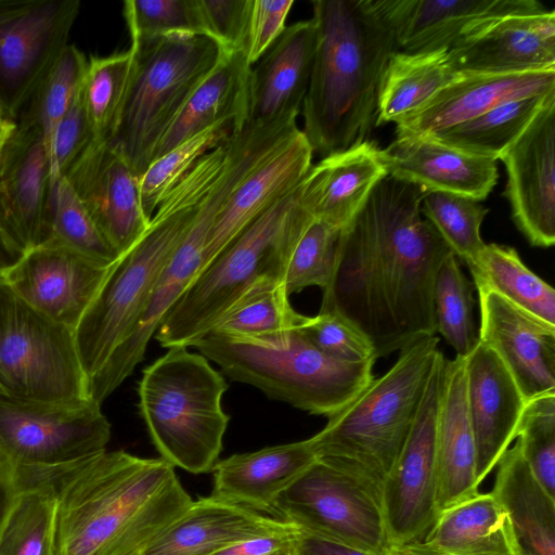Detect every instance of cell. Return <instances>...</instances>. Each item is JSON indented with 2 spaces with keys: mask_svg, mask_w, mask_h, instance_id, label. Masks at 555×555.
<instances>
[{
  "mask_svg": "<svg viewBox=\"0 0 555 555\" xmlns=\"http://www.w3.org/2000/svg\"><path fill=\"white\" fill-rule=\"evenodd\" d=\"M298 530L250 538L224 547L212 555H276L292 550Z\"/></svg>",
  "mask_w": 555,
  "mask_h": 555,
  "instance_id": "obj_53",
  "label": "cell"
},
{
  "mask_svg": "<svg viewBox=\"0 0 555 555\" xmlns=\"http://www.w3.org/2000/svg\"><path fill=\"white\" fill-rule=\"evenodd\" d=\"M439 514L479 493L466 399V357L444 360L436 431Z\"/></svg>",
  "mask_w": 555,
  "mask_h": 555,
  "instance_id": "obj_30",
  "label": "cell"
},
{
  "mask_svg": "<svg viewBox=\"0 0 555 555\" xmlns=\"http://www.w3.org/2000/svg\"><path fill=\"white\" fill-rule=\"evenodd\" d=\"M473 291L460 259L453 253L449 254L436 274L434 313L436 332L460 357H467L479 341L473 315Z\"/></svg>",
  "mask_w": 555,
  "mask_h": 555,
  "instance_id": "obj_41",
  "label": "cell"
},
{
  "mask_svg": "<svg viewBox=\"0 0 555 555\" xmlns=\"http://www.w3.org/2000/svg\"><path fill=\"white\" fill-rule=\"evenodd\" d=\"M423 188L385 177L341 230L320 311H337L371 340L376 360L428 336L436 274L452 251L422 218Z\"/></svg>",
  "mask_w": 555,
  "mask_h": 555,
  "instance_id": "obj_1",
  "label": "cell"
},
{
  "mask_svg": "<svg viewBox=\"0 0 555 555\" xmlns=\"http://www.w3.org/2000/svg\"><path fill=\"white\" fill-rule=\"evenodd\" d=\"M391 555V554H390Z\"/></svg>",
  "mask_w": 555,
  "mask_h": 555,
  "instance_id": "obj_61",
  "label": "cell"
},
{
  "mask_svg": "<svg viewBox=\"0 0 555 555\" xmlns=\"http://www.w3.org/2000/svg\"><path fill=\"white\" fill-rule=\"evenodd\" d=\"M488 212L476 199L446 192H427L421 204L422 216L468 269L486 245L480 227Z\"/></svg>",
  "mask_w": 555,
  "mask_h": 555,
  "instance_id": "obj_44",
  "label": "cell"
},
{
  "mask_svg": "<svg viewBox=\"0 0 555 555\" xmlns=\"http://www.w3.org/2000/svg\"><path fill=\"white\" fill-rule=\"evenodd\" d=\"M385 177L379 147L365 140L312 164L298 186L299 203L312 218L344 229Z\"/></svg>",
  "mask_w": 555,
  "mask_h": 555,
  "instance_id": "obj_28",
  "label": "cell"
},
{
  "mask_svg": "<svg viewBox=\"0 0 555 555\" xmlns=\"http://www.w3.org/2000/svg\"><path fill=\"white\" fill-rule=\"evenodd\" d=\"M512 219L530 245L555 243V98L500 158Z\"/></svg>",
  "mask_w": 555,
  "mask_h": 555,
  "instance_id": "obj_17",
  "label": "cell"
},
{
  "mask_svg": "<svg viewBox=\"0 0 555 555\" xmlns=\"http://www.w3.org/2000/svg\"><path fill=\"white\" fill-rule=\"evenodd\" d=\"M93 141L95 139L85 112L79 88L54 134L52 146L54 181L67 172Z\"/></svg>",
  "mask_w": 555,
  "mask_h": 555,
  "instance_id": "obj_51",
  "label": "cell"
},
{
  "mask_svg": "<svg viewBox=\"0 0 555 555\" xmlns=\"http://www.w3.org/2000/svg\"><path fill=\"white\" fill-rule=\"evenodd\" d=\"M292 555H380L348 544L312 535L302 531L296 533Z\"/></svg>",
  "mask_w": 555,
  "mask_h": 555,
  "instance_id": "obj_54",
  "label": "cell"
},
{
  "mask_svg": "<svg viewBox=\"0 0 555 555\" xmlns=\"http://www.w3.org/2000/svg\"><path fill=\"white\" fill-rule=\"evenodd\" d=\"M297 331L313 347L332 358L348 362L376 360L371 340L337 311L305 315Z\"/></svg>",
  "mask_w": 555,
  "mask_h": 555,
  "instance_id": "obj_49",
  "label": "cell"
},
{
  "mask_svg": "<svg viewBox=\"0 0 555 555\" xmlns=\"http://www.w3.org/2000/svg\"><path fill=\"white\" fill-rule=\"evenodd\" d=\"M113 264L44 243L27 251L3 283L34 309L75 331Z\"/></svg>",
  "mask_w": 555,
  "mask_h": 555,
  "instance_id": "obj_19",
  "label": "cell"
},
{
  "mask_svg": "<svg viewBox=\"0 0 555 555\" xmlns=\"http://www.w3.org/2000/svg\"><path fill=\"white\" fill-rule=\"evenodd\" d=\"M391 555H441L425 546L422 542L412 543L399 548H392Z\"/></svg>",
  "mask_w": 555,
  "mask_h": 555,
  "instance_id": "obj_57",
  "label": "cell"
},
{
  "mask_svg": "<svg viewBox=\"0 0 555 555\" xmlns=\"http://www.w3.org/2000/svg\"><path fill=\"white\" fill-rule=\"evenodd\" d=\"M439 338L424 337L399 351L397 361L309 440L330 459L380 490L412 429L440 353Z\"/></svg>",
  "mask_w": 555,
  "mask_h": 555,
  "instance_id": "obj_5",
  "label": "cell"
},
{
  "mask_svg": "<svg viewBox=\"0 0 555 555\" xmlns=\"http://www.w3.org/2000/svg\"><path fill=\"white\" fill-rule=\"evenodd\" d=\"M317 48L313 21L286 26L249 70L247 120H297L312 73Z\"/></svg>",
  "mask_w": 555,
  "mask_h": 555,
  "instance_id": "obj_26",
  "label": "cell"
},
{
  "mask_svg": "<svg viewBox=\"0 0 555 555\" xmlns=\"http://www.w3.org/2000/svg\"><path fill=\"white\" fill-rule=\"evenodd\" d=\"M249 70L243 51L224 52L162 137L152 162L220 121L243 126L247 121Z\"/></svg>",
  "mask_w": 555,
  "mask_h": 555,
  "instance_id": "obj_32",
  "label": "cell"
},
{
  "mask_svg": "<svg viewBox=\"0 0 555 555\" xmlns=\"http://www.w3.org/2000/svg\"><path fill=\"white\" fill-rule=\"evenodd\" d=\"M288 298L282 278L261 276L223 311L209 331L258 339L295 331L305 315L292 307Z\"/></svg>",
  "mask_w": 555,
  "mask_h": 555,
  "instance_id": "obj_39",
  "label": "cell"
},
{
  "mask_svg": "<svg viewBox=\"0 0 555 555\" xmlns=\"http://www.w3.org/2000/svg\"><path fill=\"white\" fill-rule=\"evenodd\" d=\"M294 0H253L245 56L254 65L280 38Z\"/></svg>",
  "mask_w": 555,
  "mask_h": 555,
  "instance_id": "obj_52",
  "label": "cell"
},
{
  "mask_svg": "<svg viewBox=\"0 0 555 555\" xmlns=\"http://www.w3.org/2000/svg\"><path fill=\"white\" fill-rule=\"evenodd\" d=\"M379 158L387 176L427 192H446L485 199L496 184L494 159L465 153L429 137L396 135Z\"/></svg>",
  "mask_w": 555,
  "mask_h": 555,
  "instance_id": "obj_27",
  "label": "cell"
},
{
  "mask_svg": "<svg viewBox=\"0 0 555 555\" xmlns=\"http://www.w3.org/2000/svg\"><path fill=\"white\" fill-rule=\"evenodd\" d=\"M89 399L74 331L0 282V400L74 404Z\"/></svg>",
  "mask_w": 555,
  "mask_h": 555,
  "instance_id": "obj_10",
  "label": "cell"
},
{
  "mask_svg": "<svg viewBox=\"0 0 555 555\" xmlns=\"http://www.w3.org/2000/svg\"><path fill=\"white\" fill-rule=\"evenodd\" d=\"M555 91L504 102L429 138L468 154L498 160L520 137Z\"/></svg>",
  "mask_w": 555,
  "mask_h": 555,
  "instance_id": "obj_37",
  "label": "cell"
},
{
  "mask_svg": "<svg viewBox=\"0 0 555 555\" xmlns=\"http://www.w3.org/2000/svg\"><path fill=\"white\" fill-rule=\"evenodd\" d=\"M317 459L309 438L233 454L215 465L210 496L273 514L280 495Z\"/></svg>",
  "mask_w": 555,
  "mask_h": 555,
  "instance_id": "obj_31",
  "label": "cell"
},
{
  "mask_svg": "<svg viewBox=\"0 0 555 555\" xmlns=\"http://www.w3.org/2000/svg\"><path fill=\"white\" fill-rule=\"evenodd\" d=\"M341 230L314 218L308 223L286 261L283 281L289 296L309 286H318L322 291L328 286Z\"/></svg>",
  "mask_w": 555,
  "mask_h": 555,
  "instance_id": "obj_46",
  "label": "cell"
},
{
  "mask_svg": "<svg viewBox=\"0 0 555 555\" xmlns=\"http://www.w3.org/2000/svg\"><path fill=\"white\" fill-rule=\"evenodd\" d=\"M124 17L131 41L172 34H203L197 0H128Z\"/></svg>",
  "mask_w": 555,
  "mask_h": 555,
  "instance_id": "obj_48",
  "label": "cell"
},
{
  "mask_svg": "<svg viewBox=\"0 0 555 555\" xmlns=\"http://www.w3.org/2000/svg\"><path fill=\"white\" fill-rule=\"evenodd\" d=\"M455 74L449 64L447 50L396 52L382 78L375 126L396 122L415 112Z\"/></svg>",
  "mask_w": 555,
  "mask_h": 555,
  "instance_id": "obj_36",
  "label": "cell"
},
{
  "mask_svg": "<svg viewBox=\"0 0 555 555\" xmlns=\"http://www.w3.org/2000/svg\"><path fill=\"white\" fill-rule=\"evenodd\" d=\"M229 139L207 153L160 201L141 238L113 266L74 336L88 382L139 320L162 270L190 231L197 207L224 169Z\"/></svg>",
  "mask_w": 555,
  "mask_h": 555,
  "instance_id": "obj_4",
  "label": "cell"
},
{
  "mask_svg": "<svg viewBox=\"0 0 555 555\" xmlns=\"http://www.w3.org/2000/svg\"><path fill=\"white\" fill-rule=\"evenodd\" d=\"M25 254L0 228V282L5 281Z\"/></svg>",
  "mask_w": 555,
  "mask_h": 555,
  "instance_id": "obj_56",
  "label": "cell"
},
{
  "mask_svg": "<svg viewBox=\"0 0 555 555\" xmlns=\"http://www.w3.org/2000/svg\"><path fill=\"white\" fill-rule=\"evenodd\" d=\"M234 120L212 125L154 159L140 177L143 211L151 220L162 198L210 151L237 128Z\"/></svg>",
  "mask_w": 555,
  "mask_h": 555,
  "instance_id": "obj_43",
  "label": "cell"
},
{
  "mask_svg": "<svg viewBox=\"0 0 555 555\" xmlns=\"http://www.w3.org/2000/svg\"><path fill=\"white\" fill-rule=\"evenodd\" d=\"M46 243L65 246L105 266L121 257L103 237L64 177L54 183Z\"/></svg>",
  "mask_w": 555,
  "mask_h": 555,
  "instance_id": "obj_45",
  "label": "cell"
},
{
  "mask_svg": "<svg viewBox=\"0 0 555 555\" xmlns=\"http://www.w3.org/2000/svg\"><path fill=\"white\" fill-rule=\"evenodd\" d=\"M0 116H1V114H0Z\"/></svg>",
  "mask_w": 555,
  "mask_h": 555,
  "instance_id": "obj_60",
  "label": "cell"
},
{
  "mask_svg": "<svg viewBox=\"0 0 555 555\" xmlns=\"http://www.w3.org/2000/svg\"><path fill=\"white\" fill-rule=\"evenodd\" d=\"M491 493L507 513L521 555H555V498L538 482L519 443L496 464Z\"/></svg>",
  "mask_w": 555,
  "mask_h": 555,
  "instance_id": "obj_33",
  "label": "cell"
},
{
  "mask_svg": "<svg viewBox=\"0 0 555 555\" xmlns=\"http://www.w3.org/2000/svg\"><path fill=\"white\" fill-rule=\"evenodd\" d=\"M516 441L538 482L555 498V392L527 402Z\"/></svg>",
  "mask_w": 555,
  "mask_h": 555,
  "instance_id": "obj_47",
  "label": "cell"
},
{
  "mask_svg": "<svg viewBox=\"0 0 555 555\" xmlns=\"http://www.w3.org/2000/svg\"><path fill=\"white\" fill-rule=\"evenodd\" d=\"M312 219L299 203L298 188L276 202L199 271L155 339L164 348L192 347L257 279H283L292 247Z\"/></svg>",
  "mask_w": 555,
  "mask_h": 555,
  "instance_id": "obj_8",
  "label": "cell"
},
{
  "mask_svg": "<svg viewBox=\"0 0 555 555\" xmlns=\"http://www.w3.org/2000/svg\"><path fill=\"white\" fill-rule=\"evenodd\" d=\"M111 424L89 399L74 404L0 400V452L15 466L55 468L106 450Z\"/></svg>",
  "mask_w": 555,
  "mask_h": 555,
  "instance_id": "obj_13",
  "label": "cell"
},
{
  "mask_svg": "<svg viewBox=\"0 0 555 555\" xmlns=\"http://www.w3.org/2000/svg\"><path fill=\"white\" fill-rule=\"evenodd\" d=\"M466 399L480 485L516 439L527 404L504 363L480 340L466 357Z\"/></svg>",
  "mask_w": 555,
  "mask_h": 555,
  "instance_id": "obj_23",
  "label": "cell"
},
{
  "mask_svg": "<svg viewBox=\"0 0 555 555\" xmlns=\"http://www.w3.org/2000/svg\"><path fill=\"white\" fill-rule=\"evenodd\" d=\"M14 126V121L0 116V154Z\"/></svg>",
  "mask_w": 555,
  "mask_h": 555,
  "instance_id": "obj_58",
  "label": "cell"
},
{
  "mask_svg": "<svg viewBox=\"0 0 555 555\" xmlns=\"http://www.w3.org/2000/svg\"><path fill=\"white\" fill-rule=\"evenodd\" d=\"M555 91V68L520 73H456L415 112L398 119L396 135L430 137L512 100Z\"/></svg>",
  "mask_w": 555,
  "mask_h": 555,
  "instance_id": "obj_21",
  "label": "cell"
},
{
  "mask_svg": "<svg viewBox=\"0 0 555 555\" xmlns=\"http://www.w3.org/2000/svg\"><path fill=\"white\" fill-rule=\"evenodd\" d=\"M391 25L398 50H449L486 24L511 14L546 10L534 0H376Z\"/></svg>",
  "mask_w": 555,
  "mask_h": 555,
  "instance_id": "obj_22",
  "label": "cell"
},
{
  "mask_svg": "<svg viewBox=\"0 0 555 555\" xmlns=\"http://www.w3.org/2000/svg\"><path fill=\"white\" fill-rule=\"evenodd\" d=\"M253 0H197L203 34L224 52L245 50Z\"/></svg>",
  "mask_w": 555,
  "mask_h": 555,
  "instance_id": "obj_50",
  "label": "cell"
},
{
  "mask_svg": "<svg viewBox=\"0 0 555 555\" xmlns=\"http://www.w3.org/2000/svg\"><path fill=\"white\" fill-rule=\"evenodd\" d=\"M469 271L475 287H488L520 309L555 325L554 288L522 262L515 248L486 244Z\"/></svg>",
  "mask_w": 555,
  "mask_h": 555,
  "instance_id": "obj_38",
  "label": "cell"
},
{
  "mask_svg": "<svg viewBox=\"0 0 555 555\" xmlns=\"http://www.w3.org/2000/svg\"><path fill=\"white\" fill-rule=\"evenodd\" d=\"M422 543L441 555H521L509 517L491 492L441 512Z\"/></svg>",
  "mask_w": 555,
  "mask_h": 555,
  "instance_id": "obj_34",
  "label": "cell"
},
{
  "mask_svg": "<svg viewBox=\"0 0 555 555\" xmlns=\"http://www.w3.org/2000/svg\"><path fill=\"white\" fill-rule=\"evenodd\" d=\"M79 0H0V114L15 121L69 44Z\"/></svg>",
  "mask_w": 555,
  "mask_h": 555,
  "instance_id": "obj_12",
  "label": "cell"
},
{
  "mask_svg": "<svg viewBox=\"0 0 555 555\" xmlns=\"http://www.w3.org/2000/svg\"><path fill=\"white\" fill-rule=\"evenodd\" d=\"M479 295V340L504 363L525 400L555 392V325L513 305L492 289Z\"/></svg>",
  "mask_w": 555,
  "mask_h": 555,
  "instance_id": "obj_20",
  "label": "cell"
},
{
  "mask_svg": "<svg viewBox=\"0 0 555 555\" xmlns=\"http://www.w3.org/2000/svg\"><path fill=\"white\" fill-rule=\"evenodd\" d=\"M273 514L299 531L390 555L380 490L318 457L278 499Z\"/></svg>",
  "mask_w": 555,
  "mask_h": 555,
  "instance_id": "obj_11",
  "label": "cell"
},
{
  "mask_svg": "<svg viewBox=\"0 0 555 555\" xmlns=\"http://www.w3.org/2000/svg\"><path fill=\"white\" fill-rule=\"evenodd\" d=\"M317 48L301 114L313 154L366 140L376 121L382 78L399 52L376 0H315Z\"/></svg>",
  "mask_w": 555,
  "mask_h": 555,
  "instance_id": "obj_3",
  "label": "cell"
},
{
  "mask_svg": "<svg viewBox=\"0 0 555 555\" xmlns=\"http://www.w3.org/2000/svg\"><path fill=\"white\" fill-rule=\"evenodd\" d=\"M87 66L88 61L83 53L75 46L68 44L15 120L34 122L41 128L52 166V146L56 128L81 86Z\"/></svg>",
  "mask_w": 555,
  "mask_h": 555,
  "instance_id": "obj_42",
  "label": "cell"
},
{
  "mask_svg": "<svg viewBox=\"0 0 555 555\" xmlns=\"http://www.w3.org/2000/svg\"><path fill=\"white\" fill-rule=\"evenodd\" d=\"M276 555H292V550L286 551V552L279 553V554H276Z\"/></svg>",
  "mask_w": 555,
  "mask_h": 555,
  "instance_id": "obj_59",
  "label": "cell"
},
{
  "mask_svg": "<svg viewBox=\"0 0 555 555\" xmlns=\"http://www.w3.org/2000/svg\"><path fill=\"white\" fill-rule=\"evenodd\" d=\"M15 468L20 483L0 529V555H54L56 496L50 468Z\"/></svg>",
  "mask_w": 555,
  "mask_h": 555,
  "instance_id": "obj_35",
  "label": "cell"
},
{
  "mask_svg": "<svg viewBox=\"0 0 555 555\" xmlns=\"http://www.w3.org/2000/svg\"><path fill=\"white\" fill-rule=\"evenodd\" d=\"M54 555H140L193 502L162 457L103 451L50 468Z\"/></svg>",
  "mask_w": 555,
  "mask_h": 555,
  "instance_id": "obj_2",
  "label": "cell"
},
{
  "mask_svg": "<svg viewBox=\"0 0 555 555\" xmlns=\"http://www.w3.org/2000/svg\"><path fill=\"white\" fill-rule=\"evenodd\" d=\"M63 177L119 256L149 228L140 177L108 142L93 141Z\"/></svg>",
  "mask_w": 555,
  "mask_h": 555,
  "instance_id": "obj_18",
  "label": "cell"
},
{
  "mask_svg": "<svg viewBox=\"0 0 555 555\" xmlns=\"http://www.w3.org/2000/svg\"><path fill=\"white\" fill-rule=\"evenodd\" d=\"M233 190L234 183L220 177L198 205L190 231L162 270L130 334L88 382L89 397L98 404L133 373L162 321L202 270L207 234Z\"/></svg>",
  "mask_w": 555,
  "mask_h": 555,
  "instance_id": "obj_14",
  "label": "cell"
},
{
  "mask_svg": "<svg viewBox=\"0 0 555 555\" xmlns=\"http://www.w3.org/2000/svg\"><path fill=\"white\" fill-rule=\"evenodd\" d=\"M18 483L15 466L0 452V529Z\"/></svg>",
  "mask_w": 555,
  "mask_h": 555,
  "instance_id": "obj_55",
  "label": "cell"
},
{
  "mask_svg": "<svg viewBox=\"0 0 555 555\" xmlns=\"http://www.w3.org/2000/svg\"><path fill=\"white\" fill-rule=\"evenodd\" d=\"M296 530L283 519L209 495L193 501L140 555H212L243 540Z\"/></svg>",
  "mask_w": 555,
  "mask_h": 555,
  "instance_id": "obj_29",
  "label": "cell"
},
{
  "mask_svg": "<svg viewBox=\"0 0 555 555\" xmlns=\"http://www.w3.org/2000/svg\"><path fill=\"white\" fill-rule=\"evenodd\" d=\"M228 388L209 360L186 347L168 348L144 367L138 408L162 459L192 474L212 472L230 421Z\"/></svg>",
  "mask_w": 555,
  "mask_h": 555,
  "instance_id": "obj_7",
  "label": "cell"
},
{
  "mask_svg": "<svg viewBox=\"0 0 555 555\" xmlns=\"http://www.w3.org/2000/svg\"><path fill=\"white\" fill-rule=\"evenodd\" d=\"M232 380L313 415L331 417L374 378V359L348 362L313 347L297 330L271 338L209 331L193 346Z\"/></svg>",
  "mask_w": 555,
  "mask_h": 555,
  "instance_id": "obj_6",
  "label": "cell"
},
{
  "mask_svg": "<svg viewBox=\"0 0 555 555\" xmlns=\"http://www.w3.org/2000/svg\"><path fill=\"white\" fill-rule=\"evenodd\" d=\"M454 73H520L555 68V12L511 14L483 25L448 50Z\"/></svg>",
  "mask_w": 555,
  "mask_h": 555,
  "instance_id": "obj_24",
  "label": "cell"
},
{
  "mask_svg": "<svg viewBox=\"0 0 555 555\" xmlns=\"http://www.w3.org/2000/svg\"><path fill=\"white\" fill-rule=\"evenodd\" d=\"M444 360L440 351L405 444L382 485L391 550L422 542L439 515L436 431Z\"/></svg>",
  "mask_w": 555,
  "mask_h": 555,
  "instance_id": "obj_15",
  "label": "cell"
},
{
  "mask_svg": "<svg viewBox=\"0 0 555 555\" xmlns=\"http://www.w3.org/2000/svg\"><path fill=\"white\" fill-rule=\"evenodd\" d=\"M134 63L115 135L108 142L141 177L162 137L224 51L199 34L131 41Z\"/></svg>",
  "mask_w": 555,
  "mask_h": 555,
  "instance_id": "obj_9",
  "label": "cell"
},
{
  "mask_svg": "<svg viewBox=\"0 0 555 555\" xmlns=\"http://www.w3.org/2000/svg\"><path fill=\"white\" fill-rule=\"evenodd\" d=\"M127 51L91 56L80 87L85 112L95 141L109 142L118 128L133 72Z\"/></svg>",
  "mask_w": 555,
  "mask_h": 555,
  "instance_id": "obj_40",
  "label": "cell"
},
{
  "mask_svg": "<svg viewBox=\"0 0 555 555\" xmlns=\"http://www.w3.org/2000/svg\"><path fill=\"white\" fill-rule=\"evenodd\" d=\"M54 183L41 128L15 121L0 154V228L24 253L48 238Z\"/></svg>",
  "mask_w": 555,
  "mask_h": 555,
  "instance_id": "obj_16",
  "label": "cell"
},
{
  "mask_svg": "<svg viewBox=\"0 0 555 555\" xmlns=\"http://www.w3.org/2000/svg\"><path fill=\"white\" fill-rule=\"evenodd\" d=\"M312 157L313 151L298 129L240 182L207 234L203 268L255 219L299 186Z\"/></svg>",
  "mask_w": 555,
  "mask_h": 555,
  "instance_id": "obj_25",
  "label": "cell"
}]
</instances>
